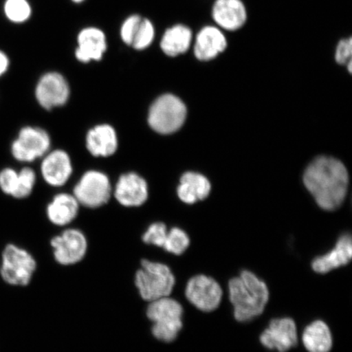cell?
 Segmentation results:
<instances>
[{
    "label": "cell",
    "mask_w": 352,
    "mask_h": 352,
    "mask_svg": "<svg viewBox=\"0 0 352 352\" xmlns=\"http://www.w3.org/2000/svg\"><path fill=\"white\" fill-rule=\"evenodd\" d=\"M142 17L143 16L139 13H131L122 21L118 33H120L121 41L126 46L131 47Z\"/></svg>",
    "instance_id": "cell-28"
},
{
    "label": "cell",
    "mask_w": 352,
    "mask_h": 352,
    "mask_svg": "<svg viewBox=\"0 0 352 352\" xmlns=\"http://www.w3.org/2000/svg\"><path fill=\"white\" fill-rule=\"evenodd\" d=\"M352 258V241L350 234L342 235L333 249L312 262V270L320 274H328L336 268L345 266Z\"/></svg>",
    "instance_id": "cell-19"
},
{
    "label": "cell",
    "mask_w": 352,
    "mask_h": 352,
    "mask_svg": "<svg viewBox=\"0 0 352 352\" xmlns=\"http://www.w3.org/2000/svg\"><path fill=\"white\" fill-rule=\"evenodd\" d=\"M303 182L320 208L334 210L340 208L345 199L349 175L340 161L320 157L308 166L303 175Z\"/></svg>",
    "instance_id": "cell-1"
},
{
    "label": "cell",
    "mask_w": 352,
    "mask_h": 352,
    "mask_svg": "<svg viewBox=\"0 0 352 352\" xmlns=\"http://www.w3.org/2000/svg\"><path fill=\"white\" fill-rule=\"evenodd\" d=\"M156 34V26L153 21L148 17L143 16L131 47L139 52L148 50L155 41Z\"/></svg>",
    "instance_id": "cell-25"
},
{
    "label": "cell",
    "mask_w": 352,
    "mask_h": 352,
    "mask_svg": "<svg viewBox=\"0 0 352 352\" xmlns=\"http://www.w3.org/2000/svg\"><path fill=\"white\" fill-rule=\"evenodd\" d=\"M56 261L63 265H72L85 258L87 242L85 234L78 230H67L52 240Z\"/></svg>",
    "instance_id": "cell-12"
},
{
    "label": "cell",
    "mask_w": 352,
    "mask_h": 352,
    "mask_svg": "<svg viewBox=\"0 0 352 352\" xmlns=\"http://www.w3.org/2000/svg\"><path fill=\"white\" fill-rule=\"evenodd\" d=\"M193 32L183 23H176L167 28L162 33L160 46L165 55L176 57L186 54L192 45Z\"/></svg>",
    "instance_id": "cell-18"
},
{
    "label": "cell",
    "mask_w": 352,
    "mask_h": 352,
    "mask_svg": "<svg viewBox=\"0 0 352 352\" xmlns=\"http://www.w3.org/2000/svg\"><path fill=\"white\" fill-rule=\"evenodd\" d=\"M3 12L10 23L23 25L32 19L33 6L30 0H4Z\"/></svg>",
    "instance_id": "cell-24"
},
{
    "label": "cell",
    "mask_w": 352,
    "mask_h": 352,
    "mask_svg": "<svg viewBox=\"0 0 352 352\" xmlns=\"http://www.w3.org/2000/svg\"><path fill=\"white\" fill-rule=\"evenodd\" d=\"M352 54V39L351 37L342 38L338 42L336 52V60L338 64L346 65L351 60Z\"/></svg>",
    "instance_id": "cell-31"
},
{
    "label": "cell",
    "mask_w": 352,
    "mask_h": 352,
    "mask_svg": "<svg viewBox=\"0 0 352 352\" xmlns=\"http://www.w3.org/2000/svg\"><path fill=\"white\" fill-rule=\"evenodd\" d=\"M175 284V276L168 266L144 259L136 272L135 285L144 300L153 302L169 297Z\"/></svg>",
    "instance_id": "cell-4"
},
{
    "label": "cell",
    "mask_w": 352,
    "mask_h": 352,
    "mask_svg": "<svg viewBox=\"0 0 352 352\" xmlns=\"http://www.w3.org/2000/svg\"><path fill=\"white\" fill-rule=\"evenodd\" d=\"M167 228L164 223H154L149 226L143 236V241L146 244L154 245L164 248L166 236Z\"/></svg>",
    "instance_id": "cell-29"
},
{
    "label": "cell",
    "mask_w": 352,
    "mask_h": 352,
    "mask_svg": "<svg viewBox=\"0 0 352 352\" xmlns=\"http://www.w3.org/2000/svg\"><path fill=\"white\" fill-rule=\"evenodd\" d=\"M190 240L187 233L179 228H173L167 232L164 248L167 252L176 255L182 254L188 249Z\"/></svg>",
    "instance_id": "cell-26"
},
{
    "label": "cell",
    "mask_w": 352,
    "mask_h": 352,
    "mask_svg": "<svg viewBox=\"0 0 352 352\" xmlns=\"http://www.w3.org/2000/svg\"><path fill=\"white\" fill-rule=\"evenodd\" d=\"M302 338L308 352H329L332 349V334L322 320H316L307 325Z\"/></svg>",
    "instance_id": "cell-23"
},
{
    "label": "cell",
    "mask_w": 352,
    "mask_h": 352,
    "mask_svg": "<svg viewBox=\"0 0 352 352\" xmlns=\"http://www.w3.org/2000/svg\"><path fill=\"white\" fill-rule=\"evenodd\" d=\"M10 66V59L6 52L0 50V78L8 72Z\"/></svg>",
    "instance_id": "cell-32"
},
{
    "label": "cell",
    "mask_w": 352,
    "mask_h": 352,
    "mask_svg": "<svg viewBox=\"0 0 352 352\" xmlns=\"http://www.w3.org/2000/svg\"><path fill=\"white\" fill-rule=\"evenodd\" d=\"M87 151L94 157H110L117 151L118 135L112 126L101 124L87 132L86 138Z\"/></svg>",
    "instance_id": "cell-20"
},
{
    "label": "cell",
    "mask_w": 352,
    "mask_h": 352,
    "mask_svg": "<svg viewBox=\"0 0 352 352\" xmlns=\"http://www.w3.org/2000/svg\"><path fill=\"white\" fill-rule=\"evenodd\" d=\"M214 25L224 32H235L244 28L248 12L242 0H215L211 8Z\"/></svg>",
    "instance_id": "cell-13"
},
{
    "label": "cell",
    "mask_w": 352,
    "mask_h": 352,
    "mask_svg": "<svg viewBox=\"0 0 352 352\" xmlns=\"http://www.w3.org/2000/svg\"><path fill=\"white\" fill-rule=\"evenodd\" d=\"M41 165L43 178L52 186L60 187L68 182L72 174V160L68 153L61 149L47 153Z\"/></svg>",
    "instance_id": "cell-17"
},
{
    "label": "cell",
    "mask_w": 352,
    "mask_h": 352,
    "mask_svg": "<svg viewBox=\"0 0 352 352\" xmlns=\"http://www.w3.org/2000/svg\"><path fill=\"white\" fill-rule=\"evenodd\" d=\"M187 116V109L183 101L171 94L160 96L149 109V126L162 135L173 134L182 129Z\"/></svg>",
    "instance_id": "cell-5"
},
{
    "label": "cell",
    "mask_w": 352,
    "mask_h": 352,
    "mask_svg": "<svg viewBox=\"0 0 352 352\" xmlns=\"http://www.w3.org/2000/svg\"><path fill=\"white\" fill-rule=\"evenodd\" d=\"M36 270V262L25 250L10 244L4 248L0 274L6 283L25 286L32 280Z\"/></svg>",
    "instance_id": "cell-6"
},
{
    "label": "cell",
    "mask_w": 352,
    "mask_h": 352,
    "mask_svg": "<svg viewBox=\"0 0 352 352\" xmlns=\"http://www.w3.org/2000/svg\"><path fill=\"white\" fill-rule=\"evenodd\" d=\"M193 41V54L201 61L214 59L228 47L227 37L223 30L214 25L201 28Z\"/></svg>",
    "instance_id": "cell-15"
},
{
    "label": "cell",
    "mask_w": 352,
    "mask_h": 352,
    "mask_svg": "<svg viewBox=\"0 0 352 352\" xmlns=\"http://www.w3.org/2000/svg\"><path fill=\"white\" fill-rule=\"evenodd\" d=\"M261 342L267 349L278 352L292 349L298 342L296 322L287 318L272 320L261 334Z\"/></svg>",
    "instance_id": "cell-14"
},
{
    "label": "cell",
    "mask_w": 352,
    "mask_h": 352,
    "mask_svg": "<svg viewBox=\"0 0 352 352\" xmlns=\"http://www.w3.org/2000/svg\"><path fill=\"white\" fill-rule=\"evenodd\" d=\"M210 188V183L205 176L195 173H187L180 179L177 193L179 199L184 204H193L208 197Z\"/></svg>",
    "instance_id": "cell-21"
},
{
    "label": "cell",
    "mask_w": 352,
    "mask_h": 352,
    "mask_svg": "<svg viewBox=\"0 0 352 352\" xmlns=\"http://www.w3.org/2000/svg\"><path fill=\"white\" fill-rule=\"evenodd\" d=\"M234 316L240 322H248L261 316L270 298L264 281L250 271H243L228 284Z\"/></svg>",
    "instance_id": "cell-2"
},
{
    "label": "cell",
    "mask_w": 352,
    "mask_h": 352,
    "mask_svg": "<svg viewBox=\"0 0 352 352\" xmlns=\"http://www.w3.org/2000/svg\"><path fill=\"white\" fill-rule=\"evenodd\" d=\"M74 4H82L86 1V0H70Z\"/></svg>",
    "instance_id": "cell-33"
},
{
    "label": "cell",
    "mask_w": 352,
    "mask_h": 352,
    "mask_svg": "<svg viewBox=\"0 0 352 352\" xmlns=\"http://www.w3.org/2000/svg\"><path fill=\"white\" fill-rule=\"evenodd\" d=\"M114 197L121 205L127 208L142 206L148 197L147 182L136 173L122 175L114 188Z\"/></svg>",
    "instance_id": "cell-16"
},
{
    "label": "cell",
    "mask_w": 352,
    "mask_h": 352,
    "mask_svg": "<svg viewBox=\"0 0 352 352\" xmlns=\"http://www.w3.org/2000/svg\"><path fill=\"white\" fill-rule=\"evenodd\" d=\"M74 56L79 63L87 64L102 60L108 50V38L103 29L87 25L78 32Z\"/></svg>",
    "instance_id": "cell-10"
},
{
    "label": "cell",
    "mask_w": 352,
    "mask_h": 352,
    "mask_svg": "<svg viewBox=\"0 0 352 352\" xmlns=\"http://www.w3.org/2000/svg\"><path fill=\"white\" fill-rule=\"evenodd\" d=\"M51 146L50 136L39 127L25 126L12 144L11 152L16 160L32 162L45 155Z\"/></svg>",
    "instance_id": "cell-8"
},
{
    "label": "cell",
    "mask_w": 352,
    "mask_h": 352,
    "mask_svg": "<svg viewBox=\"0 0 352 352\" xmlns=\"http://www.w3.org/2000/svg\"><path fill=\"white\" fill-rule=\"evenodd\" d=\"M183 312L182 305L169 297L151 302L147 316L153 323V336L165 342L174 341L183 327Z\"/></svg>",
    "instance_id": "cell-3"
},
{
    "label": "cell",
    "mask_w": 352,
    "mask_h": 352,
    "mask_svg": "<svg viewBox=\"0 0 352 352\" xmlns=\"http://www.w3.org/2000/svg\"><path fill=\"white\" fill-rule=\"evenodd\" d=\"M17 183H19V173L12 168H6L0 171V189L7 195L12 196L14 193Z\"/></svg>",
    "instance_id": "cell-30"
},
{
    "label": "cell",
    "mask_w": 352,
    "mask_h": 352,
    "mask_svg": "<svg viewBox=\"0 0 352 352\" xmlns=\"http://www.w3.org/2000/svg\"><path fill=\"white\" fill-rule=\"evenodd\" d=\"M36 182V174L30 167H25L19 173V183L12 197L17 199H23L32 195Z\"/></svg>",
    "instance_id": "cell-27"
},
{
    "label": "cell",
    "mask_w": 352,
    "mask_h": 352,
    "mask_svg": "<svg viewBox=\"0 0 352 352\" xmlns=\"http://www.w3.org/2000/svg\"><path fill=\"white\" fill-rule=\"evenodd\" d=\"M69 87L66 79L58 72H48L39 78L35 96L45 109L63 107L69 98Z\"/></svg>",
    "instance_id": "cell-11"
},
{
    "label": "cell",
    "mask_w": 352,
    "mask_h": 352,
    "mask_svg": "<svg viewBox=\"0 0 352 352\" xmlns=\"http://www.w3.org/2000/svg\"><path fill=\"white\" fill-rule=\"evenodd\" d=\"M79 204L76 197L69 193L56 195L47 209V217L52 223L65 226L76 218Z\"/></svg>",
    "instance_id": "cell-22"
},
{
    "label": "cell",
    "mask_w": 352,
    "mask_h": 352,
    "mask_svg": "<svg viewBox=\"0 0 352 352\" xmlns=\"http://www.w3.org/2000/svg\"><path fill=\"white\" fill-rule=\"evenodd\" d=\"M186 294L193 306L206 312L217 309L223 297L222 289L217 281L205 275H198L189 280Z\"/></svg>",
    "instance_id": "cell-9"
},
{
    "label": "cell",
    "mask_w": 352,
    "mask_h": 352,
    "mask_svg": "<svg viewBox=\"0 0 352 352\" xmlns=\"http://www.w3.org/2000/svg\"><path fill=\"white\" fill-rule=\"evenodd\" d=\"M111 192L108 176L98 170L87 171L74 189L78 204L88 208H98L107 204Z\"/></svg>",
    "instance_id": "cell-7"
}]
</instances>
